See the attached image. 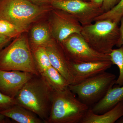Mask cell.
Instances as JSON below:
<instances>
[{"label":"cell","mask_w":123,"mask_h":123,"mask_svg":"<svg viewBox=\"0 0 123 123\" xmlns=\"http://www.w3.org/2000/svg\"><path fill=\"white\" fill-rule=\"evenodd\" d=\"M53 90L40 75L26 83L15 98L18 105L30 110L46 123L50 115Z\"/></svg>","instance_id":"6da1fadb"},{"label":"cell","mask_w":123,"mask_h":123,"mask_svg":"<svg viewBox=\"0 0 123 123\" xmlns=\"http://www.w3.org/2000/svg\"><path fill=\"white\" fill-rule=\"evenodd\" d=\"M89 109V106L77 98L68 87L53 90L46 123H80Z\"/></svg>","instance_id":"7a4b0ae2"},{"label":"cell","mask_w":123,"mask_h":123,"mask_svg":"<svg viewBox=\"0 0 123 123\" xmlns=\"http://www.w3.org/2000/svg\"><path fill=\"white\" fill-rule=\"evenodd\" d=\"M80 34L91 48L99 53L110 55L115 46L119 47L120 27L111 20H98L82 26Z\"/></svg>","instance_id":"3957f363"},{"label":"cell","mask_w":123,"mask_h":123,"mask_svg":"<svg viewBox=\"0 0 123 123\" xmlns=\"http://www.w3.org/2000/svg\"><path fill=\"white\" fill-rule=\"evenodd\" d=\"M0 70H18L40 75L24 36L18 38L0 52Z\"/></svg>","instance_id":"277c9868"},{"label":"cell","mask_w":123,"mask_h":123,"mask_svg":"<svg viewBox=\"0 0 123 123\" xmlns=\"http://www.w3.org/2000/svg\"><path fill=\"white\" fill-rule=\"evenodd\" d=\"M43 9L28 0H1L0 1V19L15 26L20 33L43 12Z\"/></svg>","instance_id":"5b68a950"},{"label":"cell","mask_w":123,"mask_h":123,"mask_svg":"<svg viewBox=\"0 0 123 123\" xmlns=\"http://www.w3.org/2000/svg\"><path fill=\"white\" fill-rule=\"evenodd\" d=\"M116 80L114 74L105 72L68 87L80 101L89 106L102 99L115 84Z\"/></svg>","instance_id":"8992f818"},{"label":"cell","mask_w":123,"mask_h":123,"mask_svg":"<svg viewBox=\"0 0 123 123\" xmlns=\"http://www.w3.org/2000/svg\"><path fill=\"white\" fill-rule=\"evenodd\" d=\"M60 43L68 59L72 62L111 61L110 55L99 53L91 48L80 34H73Z\"/></svg>","instance_id":"52a82bcc"},{"label":"cell","mask_w":123,"mask_h":123,"mask_svg":"<svg viewBox=\"0 0 123 123\" xmlns=\"http://www.w3.org/2000/svg\"><path fill=\"white\" fill-rule=\"evenodd\" d=\"M52 5L73 15L82 26L91 24L104 13L101 7L85 0H53Z\"/></svg>","instance_id":"ba28073f"},{"label":"cell","mask_w":123,"mask_h":123,"mask_svg":"<svg viewBox=\"0 0 123 123\" xmlns=\"http://www.w3.org/2000/svg\"><path fill=\"white\" fill-rule=\"evenodd\" d=\"M58 10L54 13L51 30L55 40L60 43L73 34H80L82 26L72 14Z\"/></svg>","instance_id":"9c48e42d"},{"label":"cell","mask_w":123,"mask_h":123,"mask_svg":"<svg viewBox=\"0 0 123 123\" xmlns=\"http://www.w3.org/2000/svg\"><path fill=\"white\" fill-rule=\"evenodd\" d=\"M35 75L18 70H0V91L15 98L24 85Z\"/></svg>","instance_id":"30bf717a"},{"label":"cell","mask_w":123,"mask_h":123,"mask_svg":"<svg viewBox=\"0 0 123 123\" xmlns=\"http://www.w3.org/2000/svg\"><path fill=\"white\" fill-rule=\"evenodd\" d=\"M112 64L111 61L80 63L69 61V67L73 79L72 85L106 72Z\"/></svg>","instance_id":"8fae6325"},{"label":"cell","mask_w":123,"mask_h":123,"mask_svg":"<svg viewBox=\"0 0 123 123\" xmlns=\"http://www.w3.org/2000/svg\"><path fill=\"white\" fill-rule=\"evenodd\" d=\"M44 47L51 66L62 75L69 85H72L73 79L69 67V61L62 47H59L52 40Z\"/></svg>","instance_id":"7c38bea8"},{"label":"cell","mask_w":123,"mask_h":123,"mask_svg":"<svg viewBox=\"0 0 123 123\" xmlns=\"http://www.w3.org/2000/svg\"><path fill=\"white\" fill-rule=\"evenodd\" d=\"M116 85L109 89L103 98L91 108L93 112L98 114H102L123 101V86Z\"/></svg>","instance_id":"4fadbf2b"},{"label":"cell","mask_w":123,"mask_h":123,"mask_svg":"<svg viewBox=\"0 0 123 123\" xmlns=\"http://www.w3.org/2000/svg\"><path fill=\"white\" fill-rule=\"evenodd\" d=\"M123 116V101L102 114H95L89 109L80 123H114Z\"/></svg>","instance_id":"5bb4252c"},{"label":"cell","mask_w":123,"mask_h":123,"mask_svg":"<svg viewBox=\"0 0 123 123\" xmlns=\"http://www.w3.org/2000/svg\"><path fill=\"white\" fill-rule=\"evenodd\" d=\"M0 114L18 123H45L34 112L18 104L0 111Z\"/></svg>","instance_id":"9a60e30c"},{"label":"cell","mask_w":123,"mask_h":123,"mask_svg":"<svg viewBox=\"0 0 123 123\" xmlns=\"http://www.w3.org/2000/svg\"><path fill=\"white\" fill-rule=\"evenodd\" d=\"M50 85L53 90H63L69 84L62 75L52 66L40 75Z\"/></svg>","instance_id":"2e32d148"},{"label":"cell","mask_w":123,"mask_h":123,"mask_svg":"<svg viewBox=\"0 0 123 123\" xmlns=\"http://www.w3.org/2000/svg\"><path fill=\"white\" fill-rule=\"evenodd\" d=\"M31 37L33 43L36 47H45L52 41L49 29L43 25H38L33 27L31 31Z\"/></svg>","instance_id":"e0dca14e"},{"label":"cell","mask_w":123,"mask_h":123,"mask_svg":"<svg viewBox=\"0 0 123 123\" xmlns=\"http://www.w3.org/2000/svg\"><path fill=\"white\" fill-rule=\"evenodd\" d=\"M34 55L35 63L40 75L52 66L45 47H36L34 51Z\"/></svg>","instance_id":"ac0fdd59"},{"label":"cell","mask_w":123,"mask_h":123,"mask_svg":"<svg viewBox=\"0 0 123 123\" xmlns=\"http://www.w3.org/2000/svg\"><path fill=\"white\" fill-rule=\"evenodd\" d=\"M111 61L113 64L118 66L119 70L118 77L116 80L115 84L123 86V46L118 48L113 49L110 53Z\"/></svg>","instance_id":"d6986e66"},{"label":"cell","mask_w":123,"mask_h":123,"mask_svg":"<svg viewBox=\"0 0 123 123\" xmlns=\"http://www.w3.org/2000/svg\"><path fill=\"white\" fill-rule=\"evenodd\" d=\"M123 17V0L114 7L107 12L104 13L96 18L94 21L98 20L108 19L119 24Z\"/></svg>","instance_id":"ffe728a7"},{"label":"cell","mask_w":123,"mask_h":123,"mask_svg":"<svg viewBox=\"0 0 123 123\" xmlns=\"http://www.w3.org/2000/svg\"><path fill=\"white\" fill-rule=\"evenodd\" d=\"M20 33L13 24L7 21L0 19V35L12 38Z\"/></svg>","instance_id":"44dd1931"},{"label":"cell","mask_w":123,"mask_h":123,"mask_svg":"<svg viewBox=\"0 0 123 123\" xmlns=\"http://www.w3.org/2000/svg\"><path fill=\"white\" fill-rule=\"evenodd\" d=\"M17 104L15 98L9 97L0 91V112Z\"/></svg>","instance_id":"7402d4cb"},{"label":"cell","mask_w":123,"mask_h":123,"mask_svg":"<svg viewBox=\"0 0 123 123\" xmlns=\"http://www.w3.org/2000/svg\"><path fill=\"white\" fill-rule=\"evenodd\" d=\"M121 0H103L101 8L104 12H107L118 4Z\"/></svg>","instance_id":"603a6c76"},{"label":"cell","mask_w":123,"mask_h":123,"mask_svg":"<svg viewBox=\"0 0 123 123\" xmlns=\"http://www.w3.org/2000/svg\"><path fill=\"white\" fill-rule=\"evenodd\" d=\"M11 38L0 35V51L10 41Z\"/></svg>","instance_id":"cb8c5ba5"},{"label":"cell","mask_w":123,"mask_h":123,"mask_svg":"<svg viewBox=\"0 0 123 123\" xmlns=\"http://www.w3.org/2000/svg\"><path fill=\"white\" fill-rule=\"evenodd\" d=\"M121 22V25L120 27V40L119 44V47H121V46H123V17L120 20Z\"/></svg>","instance_id":"d4e9b609"},{"label":"cell","mask_w":123,"mask_h":123,"mask_svg":"<svg viewBox=\"0 0 123 123\" xmlns=\"http://www.w3.org/2000/svg\"><path fill=\"white\" fill-rule=\"evenodd\" d=\"M90 1L97 6L101 7L103 0H90Z\"/></svg>","instance_id":"484cf974"},{"label":"cell","mask_w":123,"mask_h":123,"mask_svg":"<svg viewBox=\"0 0 123 123\" xmlns=\"http://www.w3.org/2000/svg\"><path fill=\"white\" fill-rule=\"evenodd\" d=\"M30 1H33V2H48L51 0H28Z\"/></svg>","instance_id":"4316f807"},{"label":"cell","mask_w":123,"mask_h":123,"mask_svg":"<svg viewBox=\"0 0 123 123\" xmlns=\"http://www.w3.org/2000/svg\"><path fill=\"white\" fill-rule=\"evenodd\" d=\"M116 123H123V116L120 117L118 120L117 121Z\"/></svg>","instance_id":"83f0119b"},{"label":"cell","mask_w":123,"mask_h":123,"mask_svg":"<svg viewBox=\"0 0 123 123\" xmlns=\"http://www.w3.org/2000/svg\"><path fill=\"white\" fill-rule=\"evenodd\" d=\"M5 117H6L0 114V122H3L4 120Z\"/></svg>","instance_id":"f1b7e54d"},{"label":"cell","mask_w":123,"mask_h":123,"mask_svg":"<svg viewBox=\"0 0 123 123\" xmlns=\"http://www.w3.org/2000/svg\"></svg>","instance_id":"f546056e"}]
</instances>
